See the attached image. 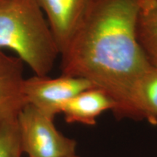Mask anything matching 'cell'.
<instances>
[{"instance_id":"cell-8","label":"cell","mask_w":157,"mask_h":157,"mask_svg":"<svg viewBox=\"0 0 157 157\" xmlns=\"http://www.w3.org/2000/svg\"><path fill=\"white\" fill-rule=\"evenodd\" d=\"M137 36L149 62L157 68V0H140Z\"/></svg>"},{"instance_id":"cell-1","label":"cell","mask_w":157,"mask_h":157,"mask_svg":"<svg viewBox=\"0 0 157 157\" xmlns=\"http://www.w3.org/2000/svg\"><path fill=\"white\" fill-rule=\"evenodd\" d=\"M140 0H93L60 55L61 75L85 78L115 103L117 118L137 120V82L154 66L137 36Z\"/></svg>"},{"instance_id":"cell-4","label":"cell","mask_w":157,"mask_h":157,"mask_svg":"<svg viewBox=\"0 0 157 157\" xmlns=\"http://www.w3.org/2000/svg\"><path fill=\"white\" fill-rule=\"evenodd\" d=\"M95 87L85 78L61 75L57 78L34 75L25 78L23 83L27 104L55 119L63 105L84 90Z\"/></svg>"},{"instance_id":"cell-11","label":"cell","mask_w":157,"mask_h":157,"mask_svg":"<svg viewBox=\"0 0 157 157\" xmlns=\"http://www.w3.org/2000/svg\"><path fill=\"white\" fill-rule=\"evenodd\" d=\"M68 157H79V156H78L76 154H75V155H73V156H68Z\"/></svg>"},{"instance_id":"cell-2","label":"cell","mask_w":157,"mask_h":157,"mask_svg":"<svg viewBox=\"0 0 157 157\" xmlns=\"http://www.w3.org/2000/svg\"><path fill=\"white\" fill-rule=\"evenodd\" d=\"M15 52L35 75L48 76L60 56L48 20L36 0H0V49Z\"/></svg>"},{"instance_id":"cell-7","label":"cell","mask_w":157,"mask_h":157,"mask_svg":"<svg viewBox=\"0 0 157 157\" xmlns=\"http://www.w3.org/2000/svg\"><path fill=\"white\" fill-rule=\"evenodd\" d=\"M113 101L105 92L97 87L90 88L76 95L63 105L60 113L67 123L87 126L96 124L103 112L115 110Z\"/></svg>"},{"instance_id":"cell-5","label":"cell","mask_w":157,"mask_h":157,"mask_svg":"<svg viewBox=\"0 0 157 157\" xmlns=\"http://www.w3.org/2000/svg\"><path fill=\"white\" fill-rule=\"evenodd\" d=\"M48 20L60 56L73 38L93 0H36Z\"/></svg>"},{"instance_id":"cell-10","label":"cell","mask_w":157,"mask_h":157,"mask_svg":"<svg viewBox=\"0 0 157 157\" xmlns=\"http://www.w3.org/2000/svg\"><path fill=\"white\" fill-rule=\"evenodd\" d=\"M23 154L17 119L3 123L0 126V157H21Z\"/></svg>"},{"instance_id":"cell-9","label":"cell","mask_w":157,"mask_h":157,"mask_svg":"<svg viewBox=\"0 0 157 157\" xmlns=\"http://www.w3.org/2000/svg\"><path fill=\"white\" fill-rule=\"evenodd\" d=\"M137 120L157 124V68L153 67L137 82L134 94Z\"/></svg>"},{"instance_id":"cell-6","label":"cell","mask_w":157,"mask_h":157,"mask_svg":"<svg viewBox=\"0 0 157 157\" xmlns=\"http://www.w3.org/2000/svg\"><path fill=\"white\" fill-rule=\"evenodd\" d=\"M23 64L17 56H10L0 49V126L17 119L27 105L23 93Z\"/></svg>"},{"instance_id":"cell-3","label":"cell","mask_w":157,"mask_h":157,"mask_svg":"<svg viewBox=\"0 0 157 157\" xmlns=\"http://www.w3.org/2000/svg\"><path fill=\"white\" fill-rule=\"evenodd\" d=\"M23 153L29 157H68L76 154L77 143L65 136L54 119L27 104L17 118Z\"/></svg>"}]
</instances>
